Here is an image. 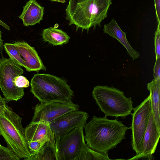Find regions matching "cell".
<instances>
[{"label": "cell", "mask_w": 160, "mask_h": 160, "mask_svg": "<svg viewBox=\"0 0 160 160\" xmlns=\"http://www.w3.org/2000/svg\"><path fill=\"white\" fill-rule=\"evenodd\" d=\"M79 106L72 102L66 103L59 102H41L34 108L31 122L49 123L68 112L78 110Z\"/></svg>", "instance_id": "cell-9"}, {"label": "cell", "mask_w": 160, "mask_h": 160, "mask_svg": "<svg viewBox=\"0 0 160 160\" xmlns=\"http://www.w3.org/2000/svg\"><path fill=\"white\" fill-rule=\"evenodd\" d=\"M20 159L9 148L1 145L0 146V160H19Z\"/></svg>", "instance_id": "cell-21"}, {"label": "cell", "mask_w": 160, "mask_h": 160, "mask_svg": "<svg viewBox=\"0 0 160 160\" xmlns=\"http://www.w3.org/2000/svg\"><path fill=\"white\" fill-rule=\"evenodd\" d=\"M105 116H93L84 127V139L92 149L101 153H108L125 138L127 131L130 129L116 119L110 120Z\"/></svg>", "instance_id": "cell-1"}, {"label": "cell", "mask_w": 160, "mask_h": 160, "mask_svg": "<svg viewBox=\"0 0 160 160\" xmlns=\"http://www.w3.org/2000/svg\"><path fill=\"white\" fill-rule=\"evenodd\" d=\"M7 104L6 101L4 98H2L0 94V106L4 105Z\"/></svg>", "instance_id": "cell-29"}, {"label": "cell", "mask_w": 160, "mask_h": 160, "mask_svg": "<svg viewBox=\"0 0 160 160\" xmlns=\"http://www.w3.org/2000/svg\"><path fill=\"white\" fill-rule=\"evenodd\" d=\"M44 8L36 0H29L23 7L22 12L19 16L25 26L39 23L42 20Z\"/></svg>", "instance_id": "cell-14"}, {"label": "cell", "mask_w": 160, "mask_h": 160, "mask_svg": "<svg viewBox=\"0 0 160 160\" xmlns=\"http://www.w3.org/2000/svg\"><path fill=\"white\" fill-rule=\"evenodd\" d=\"M112 0H69L65 9L69 26L74 24L77 30H87L100 27L106 18Z\"/></svg>", "instance_id": "cell-2"}, {"label": "cell", "mask_w": 160, "mask_h": 160, "mask_svg": "<svg viewBox=\"0 0 160 160\" xmlns=\"http://www.w3.org/2000/svg\"><path fill=\"white\" fill-rule=\"evenodd\" d=\"M92 96L99 109L106 116L125 118L131 114L133 109L132 98L113 87L98 85L93 88Z\"/></svg>", "instance_id": "cell-5"}, {"label": "cell", "mask_w": 160, "mask_h": 160, "mask_svg": "<svg viewBox=\"0 0 160 160\" xmlns=\"http://www.w3.org/2000/svg\"><path fill=\"white\" fill-rule=\"evenodd\" d=\"M21 66L11 58L2 55L0 59V88L6 101H17L24 95V89L16 86L15 78L22 74Z\"/></svg>", "instance_id": "cell-6"}, {"label": "cell", "mask_w": 160, "mask_h": 160, "mask_svg": "<svg viewBox=\"0 0 160 160\" xmlns=\"http://www.w3.org/2000/svg\"><path fill=\"white\" fill-rule=\"evenodd\" d=\"M154 2L157 22L160 24V0H154Z\"/></svg>", "instance_id": "cell-26"}, {"label": "cell", "mask_w": 160, "mask_h": 160, "mask_svg": "<svg viewBox=\"0 0 160 160\" xmlns=\"http://www.w3.org/2000/svg\"><path fill=\"white\" fill-rule=\"evenodd\" d=\"M103 30L104 33L118 40L125 48L128 54L133 60L140 57L139 52L133 49L128 42L126 32L122 31L114 18L108 23L104 25Z\"/></svg>", "instance_id": "cell-15"}, {"label": "cell", "mask_w": 160, "mask_h": 160, "mask_svg": "<svg viewBox=\"0 0 160 160\" xmlns=\"http://www.w3.org/2000/svg\"><path fill=\"white\" fill-rule=\"evenodd\" d=\"M108 153L97 152L88 147L87 144L82 150L75 160H110Z\"/></svg>", "instance_id": "cell-19"}, {"label": "cell", "mask_w": 160, "mask_h": 160, "mask_svg": "<svg viewBox=\"0 0 160 160\" xmlns=\"http://www.w3.org/2000/svg\"><path fill=\"white\" fill-rule=\"evenodd\" d=\"M3 46L10 58L21 67L25 68L26 66L25 62L13 44L5 43L3 44Z\"/></svg>", "instance_id": "cell-20"}, {"label": "cell", "mask_w": 160, "mask_h": 160, "mask_svg": "<svg viewBox=\"0 0 160 160\" xmlns=\"http://www.w3.org/2000/svg\"><path fill=\"white\" fill-rule=\"evenodd\" d=\"M30 91L41 102H72L74 92L66 81L49 74H36L32 79Z\"/></svg>", "instance_id": "cell-4"}, {"label": "cell", "mask_w": 160, "mask_h": 160, "mask_svg": "<svg viewBox=\"0 0 160 160\" xmlns=\"http://www.w3.org/2000/svg\"><path fill=\"white\" fill-rule=\"evenodd\" d=\"M0 25H1L7 30L9 31L10 30V27L6 23L2 22L0 19Z\"/></svg>", "instance_id": "cell-28"}, {"label": "cell", "mask_w": 160, "mask_h": 160, "mask_svg": "<svg viewBox=\"0 0 160 160\" xmlns=\"http://www.w3.org/2000/svg\"><path fill=\"white\" fill-rule=\"evenodd\" d=\"M2 32L0 30V53H2L4 48L3 40L2 38Z\"/></svg>", "instance_id": "cell-27"}, {"label": "cell", "mask_w": 160, "mask_h": 160, "mask_svg": "<svg viewBox=\"0 0 160 160\" xmlns=\"http://www.w3.org/2000/svg\"><path fill=\"white\" fill-rule=\"evenodd\" d=\"M147 89L150 92L152 112L157 128L160 132V80L154 79L148 83Z\"/></svg>", "instance_id": "cell-16"}, {"label": "cell", "mask_w": 160, "mask_h": 160, "mask_svg": "<svg viewBox=\"0 0 160 160\" xmlns=\"http://www.w3.org/2000/svg\"><path fill=\"white\" fill-rule=\"evenodd\" d=\"M153 72L154 79L160 80V57L156 59Z\"/></svg>", "instance_id": "cell-25"}, {"label": "cell", "mask_w": 160, "mask_h": 160, "mask_svg": "<svg viewBox=\"0 0 160 160\" xmlns=\"http://www.w3.org/2000/svg\"><path fill=\"white\" fill-rule=\"evenodd\" d=\"M22 121L21 117L7 104L0 106V135L3 137L8 148L19 158L25 160L32 154Z\"/></svg>", "instance_id": "cell-3"}, {"label": "cell", "mask_w": 160, "mask_h": 160, "mask_svg": "<svg viewBox=\"0 0 160 160\" xmlns=\"http://www.w3.org/2000/svg\"><path fill=\"white\" fill-rule=\"evenodd\" d=\"M51 1L52 2H59L62 3H64L66 1L65 0H49Z\"/></svg>", "instance_id": "cell-30"}, {"label": "cell", "mask_w": 160, "mask_h": 160, "mask_svg": "<svg viewBox=\"0 0 160 160\" xmlns=\"http://www.w3.org/2000/svg\"><path fill=\"white\" fill-rule=\"evenodd\" d=\"M27 142L38 141L44 143L49 142L55 146V139L49 123L31 122L25 128Z\"/></svg>", "instance_id": "cell-13"}, {"label": "cell", "mask_w": 160, "mask_h": 160, "mask_svg": "<svg viewBox=\"0 0 160 160\" xmlns=\"http://www.w3.org/2000/svg\"><path fill=\"white\" fill-rule=\"evenodd\" d=\"M44 143L38 141L28 142V145L32 155L37 153Z\"/></svg>", "instance_id": "cell-24"}, {"label": "cell", "mask_w": 160, "mask_h": 160, "mask_svg": "<svg viewBox=\"0 0 160 160\" xmlns=\"http://www.w3.org/2000/svg\"><path fill=\"white\" fill-rule=\"evenodd\" d=\"M89 115L86 112L78 110L66 113L49 123L55 139L68 134L78 127L84 128Z\"/></svg>", "instance_id": "cell-10"}, {"label": "cell", "mask_w": 160, "mask_h": 160, "mask_svg": "<svg viewBox=\"0 0 160 160\" xmlns=\"http://www.w3.org/2000/svg\"><path fill=\"white\" fill-rule=\"evenodd\" d=\"M13 44L24 60L26 66L25 69L27 71L38 72L41 70H46L34 47L24 41H16Z\"/></svg>", "instance_id": "cell-12"}, {"label": "cell", "mask_w": 160, "mask_h": 160, "mask_svg": "<svg viewBox=\"0 0 160 160\" xmlns=\"http://www.w3.org/2000/svg\"><path fill=\"white\" fill-rule=\"evenodd\" d=\"M25 160H58L55 146L49 142H46L37 153Z\"/></svg>", "instance_id": "cell-18"}, {"label": "cell", "mask_w": 160, "mask_h": 160, "mask_svg": "<svg viewBox=\"0 0 160 160\" xmlns=\"http://www.w3.org/2000/svg\"><path fill=\"white\" fill-rule=\"evenodd\" d=\"M1 145V144H0V146Z\"/></svg>", "instance_id": "cell-31"}, {"label": "cell", "mask_w": 160, "mask_h": 160, "mask_svg": "<svg viewBox=\"0 0 160 160\" xmlns=\"http://www.w3.org/2000/svg\"><path fill=\"white\" fill-rule=\"evenodd\" d=\"M42 36L44 41L54 46L66 44L68 42L70 38L65 32L52 27L44 29Z\"/></svg>", "instance_id": "cell-17"}, {"label": "cell", "mask_w": 160, "mask_h": 160, "mask_svg": "<svg viewBox=\"0 0 160 160\" xmlns=\"http://www.w3.org/2000/svg\"><path fill=\"white\" fill-rule=\"evenodd\" d=\"M83 128H76L55 140L58 160H75L86 145Z\"/></svg>", "instance_id": "cell-8"}, {"label": "cell", "mask_w": 160, "mask_h": 160, "mask_svg": "<svg viewBox=\"0 0 160 160\" xmlns=\"http://www.w3.org/2000/svg\"><path fill=\"white\" fill-rule=\"evenodd\" d=\"M154 42L156 59L160 57V24L159 23H158L157 28L155 33Z\"/></svg>", "instance_id": "cell-22"}, {"label": "cell", "mask_w": 160, "mask_h": 160, "mask_svg": "<svg viewBox=\"0 0 160 160\" xmlns=\"http://www.w3.org/2000/svg\"><path fill=\"white\" fill-rule=\"evenodd\" d=\"M13 82L16 86L20 88H26L29 86V82L28 79L21 75L16 77Z\"/></svg>", "instance_id": "cell-23"}, {"label": "cell", "mask_w": 160, "mask_h": 160, "mask_svg": "<svg viewBox=\"0 0 160 160\" xmlns=\"http://www.w3.org/2000/svg\"><path fill=\"white\" fill-rule=\"evenodd\" d=\"M160 132L156 126L151 112L143 139L142 152L129 160H153L159 138Z\"/></svg>", "instance_id": "cell-11"}, {"label": "cell", "mask_w": 160, "mask_h": 160, "mask_svg": "<svg viewBox=\"0 0 160 160\" xmlns=\"http://www.w3.org/2000/svg\"><path fill=\"white\" fill-rule=\"evenodd\" d=\"M131 113L132 121L131 145L136 155L142 152L143 139L152 112L150 96L144 99L140 104L133 108Z\"/></svg>", "instance_id": "cell-7"}]
</instances>
